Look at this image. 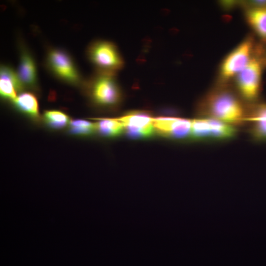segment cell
I'll return each mask as SVG.
<instances>
[{
  "instance_id": "cell-10",
  "label": "cell",
  "mask_w": 266,
  "mask_h": 266,
  "mask_svg": "<svg viewBox=\"0 0 266 266\" xmlns=\"http://www.w3.org/2000/svg\"><path fill=\"white\" fill-rule=\"evenodd\" d=\"M246 124L252 139L266 141V103H259L248 110Z\"/></svg>"
},
{
  "instance_id": "cell-3",
  "label": "cell",
  "mask_w": 266,
  "mask_h": 266,
  "mask_svg": "<svg viewBox=\"0 0 266 266\" xmlns=\"http://www.w3.org/2000/svg\"><path fill=\"white\" fill-rule=\"evenodd\" d=\"M237 128L220 121L198 117L191 120L189 140L200 142L228 140L234 138Z\"/></svg>"
},
{
  "instance_id": "cell-14",
  "label": "cell",
  "mask_w": 266,
  "mask_h": 266,
  "mask_svg": "<svg viewBox=\"0 0 266 266\" xmlns=\"http://www.w3.org/2000/svg\"><path fill=\"white\" fill-rule=\"evenodd\" d=\"M15 107L33 118L39 117L38 104L36 97L30 92L20 94L13 101Z\"/></svg>"
},
{
  "instance_id": "cell-4",
  "label": "cell",
  "mask_w": 266,
  "mask_h": 266,
  "mask_svg": "<svg viewBox=\"0 0 266 266\" xmlns=\"http://www.w3.org/2000/svg\"><path fill=\"white\" fill-rule=\"evenodd\" d=\"M87 54L98 72L115 74L124 64L116 46L110 41L98 40L93 42L89 46Z\"/></svg>"
},
{
  "instance_id": "cell-13",
  "label": "cell",
  "mask_w": 266,
  "mask_h": 266,
  "mask_svg": "<svg viewBox=\"0 0 266 266\" xmlns=\"http://www.w3.org/2000/svg\"><path fill=\"white\" fill-rule=\"evenodd\" d=\"M245 16L249 26L261 39L266 41V6L250 7Z\"/></svg>"
},
{
  "instance_id": "cell-2",
  "label": "cell",
  "mask_w": 266,
  "mask_h": 266,
  "mask_svg": "<svg viewBox=\"0 0 266 266\" xmlns=\"http://www.w3.org/2000/svg\"><path fill=\"white\" fill-rule=\"evenodd\" d=\"M114 74L98 72L87 85V93L96 106L116 109L121 104L123 94Z\"/></svg>"
},
{
  "instance_id": "cell-15",
  "label": "cell",
  "mask_w": 266,
  "mask_h": 266,
  "mask_svg": "<svg viewBox=\"0 0 266 266\" xmlns=\"http://www.w3.org/2000/svg\"><path fill=\"white\" fill-rule=\"evenodd\" d=\"M96 132L101 135L114 137L124 133L122 123L116 118H100L95 123Z\"/></svg>"
},
{
  "instance_id": "cell-9",
  "label": "cell",
  "mask_w": 266,
  "mask_h": 266,
  "mask_svg": "<svg viewBox=\"0 0 266 266\" xmlns=\"http://www.w3.org/2000/svg\"><path fill=\"white\" fill-rule=\"evenodd\" d=\"M191 125V120L180 117L161 116L153 119L155 132L174 140L189 139Z\"/></svg>"
},
{
  "instance_id": "cell-6",
  "label": "cell",
  "mask_w": 266,
  "mask_h": 266,
  "mask_svg": "<svg viewBox=\"0 0 266 266\" xmlns=\"http://www.w3.org/2000/svg\"><path fill=\"white\" fill-rule=\"evenodd\" d=\"M117 118L123 125L124 133L132 138H149L155 133L154 118L148 111H131Z\"/></svg>"
},
{
  "instance_id": "cell-8",
  "label": "cell",
  "mask_w": 266,
  "mask_h": 266,
  "mask_svg": "<svg viewBox=\"0 0 266 266\" xmlns=\"http://www.w3.org/2000/svg\"><path fill=\"white\" fill-rule=\"evenodd\" d=\"M47 63L50 69L58 77L71 84L80 81V75L71 58L65 51L52 49L49 50Z\"/></svg>"
},
{
  "instance_id": "cell-5",
  "label": "cell",
  "mask_w": 266,
  "mask_h": 266,
  "mask_svg": "<svg viewBox=\"0 0 266 266\" xmlns=\"http://www.w3.org/2000/svg\"><path fill=\"white\" fill-rule=\"evenodd\" d=\"M262 69L260 61L257 59L252 58L236 75V87L243 100L252 102L259 97L261 89Z\"/></svg>"
},
{
  "instance_id": "cell-16",
  "label": "cell",
  "mask_w": 266,
  "mask_h": 266,
  "mask_svg": "<svg viewBox=\"0 0 266 266\" xmlns=\"http://www.w3.org/2000/svg\"><path fill=\"white\" fill-rule=\"evenodd\" d=\"M43 118L45 123L53 129H62L70 122L69 117L66 113L56 110L45 111Z\"/></svg>"
},
{
  "instance_id": "cell-12",
  "label": "cell",
  "mask_w": 266,
  "mask_h": 266,
  "mask_svg": "<svg viewBox=\"0 0 266 266\" xmlns=\"http://www.w3.org/2000/svg\"><path fill=\"white\" fill-rule=\"evenodd\" d=\"M17 75L23 85L29 88L36 86V70L33 58L25 49H22Z\"/></svg>"
},
{
  "instance_id": "cell-11",
  "label": "cell",
  "mask_w": 266,
  "mask_h": 266,
  "mask_svg": "<svg viewBox=\"0 0 266 266\" xmlns=\"http://www.w3.org/2000/svg\"><path fill=\"white\" fill-rule=\"evenodd\" d=\"M18 75L7 66H2L0 71V93L1 96L7 100L14 101L18 92L24 89Z\"/></svg>"
},
{
  "instance_id": "cell-7",
  "label": "cell",
  "mask_w": 266,
  "mask_h": 266,
  "mask_svg": "<svg viewBox=\"0 0 266 266\" xmlns=\"http://www.w3.org/2000/svg\"><path fill=\"white\" fill-rule=\"evenodd\" d=\"M252 40L247 38L226 57L220 67V76L223 80L237 75L245 67L252 59Z\"/></svg>"
},
{
  "instance_id": "cell-1",
  "label": "cell",
  "mask_w": 266,
  "mask_h": 266,
  "mask_svg": "<svg viewBox=\"0 0 266 266\" xmlns=\"http://www.w3.org/2000/svg\"><path fill=\"white\" fill-rule=\"evenodd\" d=\"M247 112L240 99L224 89L208 93L197 108L198 117L212 118L236 128L246 124Z\"/></svg>"
},
{
  "instance_id": "cell-17",
  "label": "cell",
  "mask_w": 266,
  "mask_h": 266,
  "mask_svg": "<svg viewBox=\"0 0 266 266\" xmlns=\"http://www.w3.org/2000/svg\"><path fill=\"white\" fill-rule=\"evenodd\" d=\"M69 132L80 135H89L96 132L95 123L82 120L76 119L70 121Z\"/></svg>"
}]
</instances>
